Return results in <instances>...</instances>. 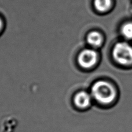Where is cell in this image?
Wrapping results in <instances>:
<instances>
[{
    "instance_id": "5",
    "label": "cell",
    "mask_w": 132,
    "mask_h": 132,
    "mask_svg": "<svg viewBox=\"0 0 132 132\" xmlns=\"http://www.w3.org/2000/svg\"><path fill=\"white\" fill-rule=\"evenodd\" d=\"M87 41L91 46L98 47L102 43L103 38L99 32L92 31L88 34L87 37Z\"/></svg>"
},
{
    "instance_id": "8",
    "label": "cell",
    "mask_w": 132,
    "mask_h": 132,
    "mask_svg": "<svg viewBox=\"0 0 132 132\" xmlns=\"http://www.w3.org/2000/svg\"><path fill=\"white\" fill-rule=\"evenodd\" d=\"M2 22L1 19H0V31H1V30L2 29Z\"/></svg>"
},
{
    "instance_id": "7",
    "label": "cell",
    "mask_w": 132,
    "mask_h": 132,
    "mask_svg": "<svg viewBox=\"0 0 132 132\" xmlns=\"http://www.w3.org/2000/svg\"><path fill=\"white\" fill-rule=\"evenodd\" d=\"M122 32L127 38H132V23H128L122 27Z\"/></svg>"
},
{
    "instance_id": "4",
    "label": "cell",
    "mask_w": 132,
    "mask_h": 132,
    "mask_svg": "<svg viewBox=\"0 0 132 132\" xmlns=\"http://www.w3.org/2000/svg\"><path fill=\"white\" fill-rule=\"evenodd\" d=\"M74 103L79 109H86L91 105L92 96L85 91L79 92L74 96Z\"/></svg>"
},
{
    "instance_id": "6",
    "label": "cell",
    "mask_w": 132,
    "mask_h": 132,
    "mask_svg": "<svg viewBox=\"0 0 132 132\" xmlns=\"http://www.w3.org/2000/svg\"><path fill=\"white\" fill-rule=\"evenodd\" d=\"M111 0H95L96 8L100 12H105L110 8Z\"/></svg>"
},
{
    "instance_id": "1",
    "label": "cell",
    "mask_w": 132,
    "mask_h": 132,
    "mask_svg": "<svg viewBox=\"0 0 132 132\" xmlns=\"http://www.w3.org/2000/svg\"><path fill=\"white\" fill-rule=\"evenodd\" d=\"M91 95L99 104L107 105L116 98L117 92L111 83L100 80L93 84L91 88Z\"/></svg>"
},
{
    "instance_id": "3",
    "label": "cell",
    "mask_w": 132,
    "mask_h": 132,
    "mask_svg": "<svg viewBox=\"0 0 132 132\" xmlns=\"http://www.w3.org/2000/svg\"><path fill=\"white\" fill-rule=\"evenodd\" d=\"M78 62L81 67L89 69L93 67L97 63V54L94 50L85 49L79 55Z\"/></svg>"
},
{
    "instance_id": "2",
    "label": "cell",
    "mask_w": 132,
    "mask_h": 132,
    "mask_svg": "<svg viewBox=\"0 0 132 132\" xmlns=\"http://www.w3.org/2000/svg\"><path fill=\"white\" fill-rule=\"evenodd\" d=\"M114 60L120 64H132V47L126 42H119L115 45L112 52Z\"/></svg>"
}]
</instances>
